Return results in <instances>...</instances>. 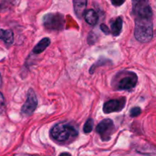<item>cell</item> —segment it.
I'll return each instance as SVG.
<instances>
[{
    "label": "cell",
    "instance_id": "cell-9",
    "mask_svg": "<svg viewBox=\"0 0 156 156\" xmlns=\"http://www.w3.org/2000/svg\"><path fill=\"white\" fill-rule=\"evenodd\" d=\"M88 0H73V8L76 16L81 18L85 14Z\"/></svg>",
    "mask_w": 156,
    "mask_h": 156
},
{
    "label": "cell",
    "instance_id": "cell-11",
    "mask_svg": "<svg viewBox=\"0 0 156 156\" xmlns=\"http://www.w3.org/2000/svg\"><path fill=\"white\" fill-rule=\"evenodd\" d=\"M122 27H123V20L120 17H118L111 23V33L113 36H119L121 33Z\"/></svg>",
    "mask_w": 156,
    "mask_h": 156
},
{
    "label": "cell",
    "instance_id": "cell-5",
    "mask_svg": "<svg viewBox=\"0 0 156 156\" xmlns=\"http://www.w3.org/2000/svg\"><path fill=\"white\" fill-rule=\"evenodd\" d=\"M138 82V77L135 73L126 72L120 76L116 85V89L117 90H131L133 88Z\"/></svg>",
    "mask_w": 156,
    "mask_h": 156
},
{
    "label": "cell",
    "instance_id": "cell-20",
    "mask_svg": "<svg viewBox=\"0 0 156 156\" xmlns=\"http://www.w3.org/2000/svg\"><path fill=\"white\" fill-rule=\"evenodd\" d=\"M2 85V77H1V75H0V87Z\"/></svg>",
    "mask_w": 156,
    "mask_h": 156
},
{
    "label": "cell",
    "instance_id": "cell-19",
    "mask_svg": "<svg viewBox=\"0 0 156 156\" xmlns=\"http://www.w3.org/2000/svg\"><path fill=\"white\" fill-rule=\"evenodd\" d=\"M59 156H71L69 153H66V152H65V153H62L60 154V155Z\"/></svg>",
    "mask_w": 156,
    "mask_h": 156
},
{
    "label": "cell",
    "instance_id": "cell-6",
    "mask_svg": "<svg viewBox=\"0 0 156 156\" xmlns=\"http://www.w3.org/2000/svg\"><path fill=\"white\" fill-rule=\"evenodd\" d=\"M114 131V122L111 119H105L98 124L96 132L100 135L103 141H108L111 138Z\"/></svg>",
    "mask_w": 156,
    "mask_h": 156
},
{
    "label": "cell",
    "instance_id": "cell-10",
    "mask_svg": "<svg viewBox=\"0 0 156 156\" xmlns=\"http://www.w3.org/2000/svg\"><path fill=\"white\" fill-rule=\"evenodd\" d=\"M84 15H85V19L86 22L90 25H95L98 21V15L93 9H89V10L86 11Z\"/></svg>",
    "mask_w": 156,
    "mask_h": 156
},
{
    "label": "cell",
    "instance_id": "cell-4",
    "mask_svg": "<svg viewBox=\"0 0 156 156\" xmlns=\"http://www.w3.org/2000/svg\"><path fill=\"white\" fill-rule=\"evenodd\" d=\"M43 24L47 30H62L65 24L64 16L60 13H49L43 17Z\"/></svg>",
    "mask_w": 156,
    "mask_h": 156
},
{
    "label": "cell",
    "instance_id": "cell-15",
    "mask_svg": "<svg viewBox=\"0 0 156 156\" xmlns=\"http://www.w3.org/2000/svg\"><path fill=\"white\" fill-rule=\"evenodd\" d=\"M141 113L142 110L140 109V108H139V107H135V108H132V109L130 110V111H129V114H130V116L132 117H137V116L140 115Z\"/></svg>",
    "mask_w": 156,
    "mask_h": 156
},
{
    "label": "cell",
    "instance_id": "cell-18",
    "mask_svg": "<svg viewBox=\"0 0 156 156\" xmlns=\"http://www.w3.org/2000/svg\"><path fill=\"white\" fill-rule=\"evenodd\" d=\"M114 6H120L125 2V0H111Z\"/></svg>",
    "mask_w": 156,
    "mask_h": 156
},
{
    "label": "cell",
    "instance_id": "cell-8",
    "mask_svg": "<svg viewBox=\"0 0 156 156\" xmlns=\"http://www.w3.org/2000/svg\"><path fill=\"white\" fill-rule=\"evenodd\" d=\"M126 98L122 97L121 98L114 99L107 101L104 105L103 111L105 114H111L113 112L121 111L126 105Z\"/></svg>",
    "mask_w": 156,
    "mask_h": 156
},
{
    "label": "cell",
    "instance_id": "cell-12",
    "mask_svg": "<svg viewBox=\"0 0 156 156\" xmlns=\"http://www.w3.org/2000/svg\"><path fill=\"white\" fill-rule=\"evenodd\" d=\"M50 38L48 37H44L41 40V41H39L37 44L34 47L33 52L36 54H38V53H41L42 52H44L47 47L50 46Z\"/></svg>",
    "mask_w": 156,
    "mask_h": 156
},
{
    "label": "cell",
    "instance_id": "cell-16",
    "mask_svg": "<svg viewBox=\"0 0 156 156\" xmlns=\"http://www.w3.org/2000/svg\"><path fill=\"white\" fill-rule=\"evenodd\" d=\"M5 108V104L4 96L0 92V114L4 111Z\"/></svg>",
    "mask_w": 156,
    "mask_h": 156
},
{
    "label": "cell",
    "instance_id": "cell-2",
    "mask_svg": "<svg viewBox=\"0 0 156 156\" xmlns=\"http://www.w3.org/2000/svg\"><path fill=\"white\" fill-rule=\"evenodd\" d=\"M51 136L59 142H66L78 136V131L74 126L66 123H59L51 129Z\"/></svg>",
    "mask_w": 156,
    "mask_h": 156
},
{
    "label": "cell",
    "instance_id": "cell-1",
    "mask_svg": "<svg viewBox=\"0 0 156 156\" xmlns=\"http://www.w3.org/2000/svg\"><path fill=\"white\" fill-rule=\"evenodd\" d=\"M135 34L137 41L140 42H149L153 37V24L152 18H135Z\"/></svg>",
    "mask_w": 156,
    "mask_h": 156
},
{
    "label": "cell",
    "instance_id": "cell-7",
    "mask_svg": "<svg viewBox=\"0 0 156 156\" xmlns=\"http://www.w3.org/2000/svg\"><path fill=\"white\" fill-rule=\"evenodd\" d=\"M37 104L38 101L36 94L32 88H30L27 91V100L24 105L21 107V112L25 115H31L37 108Z\"/></svg>",
    "mask_w": 156,
    "mask_h": 156
},
{
    "label": "cell",
    "instance_id": "cell-17",
    "mask_svg": "<svg viewBox=\"0 0 156 156\" xmlns=\"http://www.w3.org/2000/svg\"><path fill=\"white\" fill-rule=\"evenodd\" d=\"M100 27H101V29L102 31H103L104 33L105 34H110L109 28H108V27L106 25V24H101Z\"/></svg>",
    "mask_w": 156,
    "mask_h": 156
},
{
    "label": "cell",
    "instance_id": "cell-14",
    "mask_svg": "<svg viewBox=\"0 0 156 156\" xmlns=\"http://www.w3.org/2000/svg\"><path fill=\"white\" fill-rule=\"evenodd\" d=\"M93 128H94V120L91 118L88 119L84 125V132L85 133H89L93 130Z\"/></svg>",
    "mask_w": 156,
    "mask_h": 156
},
{
    "label": "cell",
    "instance_id": "cell-13",
    "mask_svg": "<svg viewBox=\"0 0 156 156\" xmlns=\"http://www.w3.org/2000/svg\"><path fill=\"white\" fill-rule=\"evenodd\" d=\"M0 40H2L6 44L11 45L14 42L13 32L11 30L0 29Z\"/></svg>",
    "mask_w": 156,
    "mask_h": 156
},
{
    "label": "cell",
    "instance_id": "cell-3",
    "mask_svg": "<svg viewBox=\"0 0 156 156\" xmlns=\"http://www.w3.org/2000/svg\"><path fill=\"white\" fill-rule=\"evenodd\" d=\"M132 14L135 18H152L153 13L149 0H132Z\"/></svg>",
    "mask_w": 156,
    "mask_h": 156
}]
</instances>
